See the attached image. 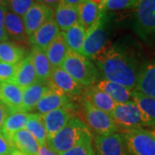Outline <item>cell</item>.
<instances>
[{
	"mask_svg": "<svg viewBox=\"0 0 155 155\" xmlns=\"http://www.w3.org/2000/svg\"><path fill=\"white\" fill-rule=\"evenodd\" d=\"M97 88L105 92L116 104H122L132 101V91L122 84L103 79L96 84Z\"/></svg>",
	"mask_w": 155,
	"mask_h": 155,
	"instance_id": "obj_26",
	"label": "cell"
},
{
	"mask_svg": "<svg viewBox=\"0 0 155 155\" xmlns=\"http://www.w3.org/2000/svg\"><path fill=\"white\" fill-rule=\"evenodd\" d=\"M134 90L155 99V61L140 67Z\"/></svg>",
	"mask_w": 155,
	"mask_h": 155,
	"instance_id": "obj_18",
	"label": "cell"
},
{
	"mask_svg": "<svg viewBox=\"0 0 155 155\" xmlns=\"http://www.w3.org/2000/svg\"><path fill=\"white\" fill-rule=\"evenodd\" d=\"M78 23L83 27L86 34L98 22L104 11L100 10L98 5L89 0H84L78 5Z\"/></svg>",
	"mask_w": 155,
	"mask_h": 155,
	"instance_id": "obj_17",
	"label": "cell"
},
{
	"mask_svg": "<svg viewBox=\"0 0 155 155\" xmlns=\"http://www.w3.org/2000/svg\"><path fill=\"white\" fill-rule=\"evenodd\" d=\"M134 31L147 43H155V0H139Z\"/></svg>",
	"mask_w": 155,
	"mask_h": 155,
	"instance_id": "obj_4",
	"label": "cell"
},
{
	"mask_svg": "<svg viewBox=\"0 0 155 155\" xmlns=\"http://www.w3.org/2000/svg\"><path fill=\"white\" fill-rule=\"evenodd\" d=\"M8 39H9V37L6 34L5 28H0V42L6 41H8Z\"/></svg>",
	"mask_w": 155,
	"mask_h": 155,
	"instance_id": "obj_42",
	"label": "cell"
},
{
	"mask_svg": "<svg viewBox=\"0 0 155 155\" xmlns=\"http://www.w3.org/2000/svg\"><path fill=\"white\" fill-rule=\"evenodd\" d=\"M104 79L122 84L134 91L139 70L134 60L117 48L104 49L95 58Z\"/></svg>",
	"mask_w": 155,
	"mask_h": 155,
	"instance_id": "obj_1",
	"label": "cell"
},
{
	"mask_svg": "<svg viewBox=\"0 0 155 155\" xmlns=\"http://www.w3.org/2000/svg\"><path fill=\"white\" fill-rule=\"evenodd\" d=\"M25 52L22 48L11 41L0 42V61L17 65L24 59Z\"/></svg>",
	"mask_w": 155,
	"mask_h": 155,
	"instance_id": "obj_29",
	"label": "cell"
},
{
	"mask_svg": "<svg viewBox=\"0 0 155 155\" xmlns=\"http://www.w3.org/2000/svg\"><path fill=\"white\" fill-rule=\"evenodd\" d=\"M10 113H11V110H9V108L5 104H4L2 102H0V131L2 130L3 125Z\"/></svg>",
	"mask_w": 155,
	"mask_h": 155,
	"instance_id": "obj_37",
	"label": "cell"
},
{
	"mask_svg": "<svg viewBox=\"0 0 155 155\" xmlns=\"http://www.w3.org/2000/svg\"><path fill=\"white\" fill-rule=\"evenodd\" d=\"M139 4V0H104L99 6L102 11H120L135 9Z\"/></svg>",
	"mask_w": 155,
	"mask_h": 155,
	"instance_id": "obj_32",
	"label": "cell"
},
{
	"mask_svg": "<svg viewBox=\"0 0 155 155\" xmlns=\"http://www.w3.org/2000/svg\"><path fill=\"white\" fill-rule=\"evenodd\" d=\"M41 116L47 132V138L52 137L59 132L72 116L67 107H62Z\"/></svg>",
	"mask_w": 155,
	"mask_h": 155,
	"instance_id": "obj_15",
	"label": "cell"
},
{
	"mask_svg": "<svg viewBox=\"0 0 155 155\" xmlns=\"http://www.w3.org/2000/svg\"><path fill=\"white\" fill-rule=\"evenodd\" d=\"M38 155H60V154H58V153H55L54 151H53L51 148H49V147L47 146V144H45L39 147Z\"/></svg>",
	"mask_w": 155,
	"mask_h": 155,
	"instance_id": "obj_39",
	"label": "cell"
},
{
	"mask_svg": "<svg viewBox=\"0 0 155 155\" xmlns=\"http://www.w3.org/2000/svg\"><path fill=\"white\" fill-rule=\"evenodd\" d=\"M7 11H8L7 7L0 6V28H4V21H5V13Z\"/></svg>",
	"mask_w": 155,
	"mask_h": 155,
	"instance_id": "obj_40",
	"label": "cell"
},
{
	"mask_svg": "<svg viewBox=\"0 0 155 155\" xmlns=\"http://www.w3.org/2000/svg\"><path fill=\"white\" fill-rule=\"evenodd\" d=\"M54 19L61 31H67L68 28L78 23V6L67 5L60 2L54 10Z\"/></svg>",
	"mask_w": 155,
	"mask_h": 155,
	"instance_id": "obj_19",
	"label": "cell"
},
{
	"mask_svg": "<svg viewBox=\"0 0 155 155\" xmlns=\"http://www.w3.org/2000/svg\"><path fill=\"white\" fill-rule=\"evenodd\" d=\"M25 129L33 135L40 146L46 144L47 132L41 115L38 113H29Z\"/></svg>",
	"mask_w": 155,
	"mask_h": 155,
	"instance_id": "obj_30",
	"label": "cell"
},
{
	"mask_svg": "<svg viewBox=\"0 0 155 155\" xmlns=\"http://www.w3.org/2000/svg\"><path fill=\"white\" fill-rule=\"evenodd\" d=\"M35 3L41 4L46 6H48L50 8H52L54 11L56 9V7L60 4L61 0H35Z\"/></svg>",
	"mask_w": 155,
	"mask_h": 155,
	"instance_id": "obj_38",
	"label": "cell"
},
{
	"mask_svg": "<svg viewBox=\"0 0 155 155\" xmlns=\"http://www.w3.org/2000/svg\"><path fill=\"white\" fill-rule=\"evenodd\" d=\"M83 98H84L97 109L110 115L116 105V102L109 95L99 90L96 85L89 87L84 95Z\"/></svg>",
	"mask_w": 155,
	"mask_h": 155,
	"instance_id": "obj_24",
	"label": "cell"
},
{
	"mask_svg": "<svg viewBox=\"0 0 155 155\" xmlns=\"http://www.w3.org/2000/svg\"><path fill=\"white\" fill-rule=\"evenodd\" d=\"M48 84L49 85V90L42 96V97L40 99L35 108V110L40 115H45L50 111L62 107H67L69 103L67 95L64 94L63 92L53 87L48 81Z\"/></svg>",
	"mask_w": 155,
	"mask_h": 155,
	"instance_id": "obj_12",
	"label": "cell"
},
{
	"mask_svg": "<svg viewBox=\"0 0 155 155\" xmlns=\"http://www.w3.org/2000/svg\"><path fill=\"white\" fill-rule=\"evenodd\" d=\"M85 125L98 135L116 133L119 128L110 114L100 110L83 98L81 103Z\"/></svg>",
	"mask_w": 155,
	"mask_h": 155,
	"instance_id": "obj_6",
	"label": "cell"
},
{
	"mask_svg": "<svg viewBox=\"0 0 155 155\" xmlns=\"http://www.w3.org/2000/svg\"><path fill=\"white\" fill-rule=\"evenodd\" d=\"M89 1H91V2H93L95 4H97V5H100L104 0H89Z\"/></svg>",
	"mask_w": 155,
	"mask_h": 155,
	"instance_id": "obj_46",
	"label": "cell"
},
{
	"mask_svg": "<svg viewBox=\"0 0 155 155\" xmlns=\"http://www.w3.org/2000/svg\"><path fill=\"white\" fill-rule=\"evenodd\" d=\"M49 90L48 82L43 83L37 81L32 85L22 90V111L28 112L35 110L42 96Z\"/></svg>",
	"mask_w": 155,
	"mask_h": 155,
	"instance_id": "obj_22",
	"label": "cell"
},
{
	"mask_svg": "<svg viewBox=\"0 0 155 155\" xmlns=\"http://www.w3.org/2000/svg\"><path fill=\"white\" fill-rule=\"evenodd\" d=\"M13 148L10 140L0 131V155H10Z\"/></svg>",
	"mask_w": 155,
	"mask_h": 155,
	"instance_id": "obj_36",
	"label": "cell"
},
{
	"mask_svg": "<svg viewBox=\"0 0 155 155\" xmlns=\"http://www.w3.org/2000/svg\"><path fill=\"white\" fill-rule=\"evenodd\" d=\"M132 100L138 107L144 127L155 125V99L138 91H132Z\"/></svg>",
	"mask_w": 155,
	"mask_h": 155,
	"instance_id": "obj_16",
	"label": "cell"
},
{
	"mask_svg": "<svg viewBox=\"0 0 155 155\" xmlns=\"http://www.w3.org/2000/svg\"><path fill=\"white\" fill-rule=\"evenodd\" d=\"M48 82L53 87L67 96H78L83 92V87L61 67L54 68Z\"/></svg>",
	"mask_w": 155,
	"mask_h": 155,
	"instance_id": "obj_11",
	"label": "cell"
},
{
	"mask_svg": "<svg viewBox=\"0 0 155 155\" xmlns=\"http://www.w3.org/2000/svg\"><path fill=\"white\" fill-rule=\"evenodd\" d=\"M4 28L8 37L19 41H27L28 35L25 31V26L22 17L7 11L4 21Z\"/></svg>",
	"mask_w": 155,
	"mask_h": 155,
	"instance_id": "obj_25",
	"label": "cell"
},
{
	"mask_svg": "<svg viewBox=\"0 0 155 155\" xmlns=\"http://www.w3.org/2000/svg\"><path fill=\"white\" fill-rule=\"evenodd\" d=\"M92 137L84 140L82 142L61 155H95L92 147Z\"/></svg>",
	"mask_w": 155,
	"mask_h": 155,
	"instance_id": "obj_33",
	"label": "cell"
},
{
	"mask_svg": "<svg viewBox=\"0 0 155 155\" xmlns=\"http://www.w3.org/2000/svg\"><path fill=\"white\" fill-rule=\"evenodd\" d=\"M68 50L69 48L66 41L65 34L61 31L45 51L46 55L53 68L61 67V64L65 60Z\"/></svg>",
	"mask_w": 155,
	"mask_h": 155,
	"instance_id": "obj_21",
	"label": "cell"
},
{
	"mask_svg": "<svg viewBox=\"0 0 155 155\" xmlns=\"http://www.w3.org/2000/svg\"><path fill=\"white\" fill-rule=\"evenodd\" d=\"M61 67L82 87L92 86L98 76L97 67L88 58L72 50H68Z\"/></svg>",
	"mask_w": 155,
	"mask_h": 155,
	"instance_id": "obj_3",
	"label": "cell"
},
{
	"mask_svg": "<svg viewBox=\"0 0 155 155\" xmlns=\"http://www.w3.org/2000/svg\"><path fill=\"white\" fill-rule=\"evenodd\" d=\"M90 137H92V134L84 122L78 117L72 116L59 132L47 138L46 144L61 155Z\"/></svg>",
	"mask_w": 155,
	"mask_h": 155,
	"instance_id": "obj_2",
	"label": "cell"
},
{
	"mask_svg": "<svg viewBox=\"0 0 155 155\" xmlns=\"http://www.w3.org/2000/svg\"><path fill=\"white\" fill-rule=\"evenodd\" d=\"M35 3V0H7V6L11 12L23 17Z\"/></svg>",
	"mask_w": 155,
	"mask_h": 155,
	"instance_id": "obj_34",
	"label": "cell"
},
{
	"mask_svg": "<svg viewBox=\"0 0 155 155\" xmlns=\"http://www.w3.org/2000/svg\"><path fill=\"white\" fill-rule=\"evenodd\" d=\"M11 143L14 148L23 155H38L40 145L25 128L20 129L11 137Z\"/></svg>",
	"mask_w": 155,
	"mask_h": 155,
	"instance_id": "obj_20",
	"label": "cell"
},
{
	"mask_svg": "<svg viewBox=\"0 0 155 155\" xmlns=\"http://www.w3.org/2000/svg\"><path fill=\"white\" fill-rule=\"evenodd\" d=\"M30 56L32 58L34 68L38 81L43 83L48 82L49 80L54 68L51 66L45 51L33 48Z\"/></svg>",
	"mask_w": 155,
	"mask_h": 155,
	"instance_id": "obj_27",
	"label": "cell"
},
{
	"mask_svg": "<svg viewBox=\"0 0 155 155\" xmlns=\"http://www.w3.org/2000/svg\"><path fill=\"white\" fill-rule=\"evenodd\" d=\"M54 11L52 8L41 4L35 3L34 5L22 17L28 37L35 32L45 22L54 19Z\"/></svg>",
	"mask_w": 155,
	"mask_h": 155,
	"instance_id": "obj_10",
	"label": "cell"
},
{
	"mask_svg": "<svg viewBox=\"0 0 155 155\" xmlns=\"http://www.w3.org/2000/svg\"><path fill=\"white\" fill-rule=\"evenodd\" d=\"M10 155H23L22 153H20L18 150H17L16 148H13V149L11 150V154Z\"/></svg>",
	"mask_w": 155,
	"mask_h": 155,
	"instance_id": "obj_43",
	"label": "cell"
},
{
	"mask_svg": "<svg viewBox=\"0 0 155 155\" xmlns=\"http://www.w3.org/2000/svg\"><path fill=\"white\" fill-rule=\"evenodd\" d=\"M92 147L95 155H129L121 134H96Z\"/></svg>",
	"mask_w": 155,
	"mask_h": 155,
	"instance_id": "obj_9",
	"label": "cell"
},
{
	"mask_svg": "<svg viewBox=\"0 0 155 155\" xmlns=\"http://www.w3.org/2000/svg\"><path fill=\"white\" fill-rule=\"evenodd\" d=\"M17 65L8 64L0 61V82L13 81L16 75Z\"/></svg>",
	"mask_w": 155,
	"mask_h": 155,
	"instance_id": "obj_35",
	"label": "cell"
},
{
	"mask_svg": "<svg viewBox=\"0 0 155 155\" xmlns=\"http://www.w3.org/2000/svg\"><path fill=\"white\" fill-rule=\"evenodd\" d=\"M121 134L129 155H155V137L147 129H122Z\"/></svg>",
	"mask_w": 155,
	"mask_h": 155,
	"instance_id": "obj_5",
	"label": "cell"
},
{
	"mask_svg": "<svg viewBox=\"0 0 155 155\" xmlns=\"http://www.w3.org/2000/svg\"><path fill=\"white\" fill-rule=\"evenodd\" d=\"M84 0H61V3H64L67 5H71L78 6L79 4H81Z\"/></svg>",
	"mask_w": 155,
	"mask_h": 155,
	"instance_id": "obj_41",
	"label": "cell"
},
{
	"mask_svg": "<svg viewBox=\"0 0 155 155\" xmlns=\"http://www.w3.org/2000/svg\"><path fill=\"white\" fill-rule=\"evenodd\" d=\"M147 130L155 137V125L154 126H152V127H149V129H147Z\"/></svg>",
	"mask_w": 155,
	"mask_h": 155,
	"instance_id": "obj_44",
	"label": "cell"
},
{
	"mask_svg": "<svg viewBox=\"0 0 155 155\" xmlns=\"http://www.w3.org/2000/svg\"><path fill=\"white\" fill-rule=\"evenodd\" d=\"M107 41V18L104 12L98 22L86 34L80 54L86 58L95 59L105 49Z\"/></svg>",
	"mask_w": 155,
	"mask_h": 155,
	"instance_id": "obj_7",
	"label": "cell"
},
{
	"mask_svg": "<svg viewBox=\"0 0 155 155\" xmlns=\"http://www.w3.org/2000/svg\"><path fill=\"white\" fill-rule=\"evenodd\" d=\"M64 34L69 50L80 54L84 41L86 35V32L83 27L79 23H77L74 26L68 28L67 31L64 32Z\"/></svg>",
	"mask_w": 155,
	"mask_h": 155,
	"instance_id": "obj_31",
	"label": "cell"
},
{
	"mask_svg": "<svg viewBox=\"0 0 155 155\" xmlns=\"http://www.w3.org/2000/svg\"><path fill=\"white\" fill-rule=\"evenodd\" d=\"M60 32L61 30L54 19H52L41 25L28 37V40L33 48L46 51L48 47L51 44V42L54 40Z\"/></svg>",
	"mask_w": 155,
	"mask_h": 155,
	"instance_id": "obj_13",
	"label": "cell"
},
{
	"mask_svg": "<svg viewBox=\"0 0 155 155\" xmlns=\"http://www.w3.org/2000/svg\"><path fill=\"white\" fill-rule=\"evenodd\" d=\"M0 102L11 111H22V89L13 81L0 82Z\"/></svg>",
	"mask_w": 155,
	"mask_h": 155,
	"instance_id": "obj_14",
	"label": "cell"
},
{
	"mask_svg": "<svg viewBox=\"0 0 155 155\" xmlns=\"http://www.w3.org/2000/svg\"><path fill=\"white\" fill-rule=\"evenodd\" d=\"M28 112L24 111H11L7 116L5 122L3 125L1 132L5 135V137L11 142V137L19 131L20 129L25 128L28 117Z\"/></svg>",
	"mask_w": 155,
	"mask_h": 155,
	"instance_id": "obj_28",
	"label": "cell"
},
{
	"mask_svg": "<svg viewBox=\"0 0 155 155\" xmlns=\"http://www.w3.org/2000/svg\"><path fill=\"white\" fill-rule=\"evenodd\" d=\"M37 76L34 68L32 58L30 54L24 58L17 65V69L13 82L23 90L37 82Z\"/></svg>",
	"mask_w": 155,
	"mask_h": 155,
	"instance_id": "obj_23",
	"label": "cell"
},
{
	"mask_svg": "<svg viewBox=\"0 0 155 155\" xmlns=\"http://www.w3.org/2000/svg\"><path fill=\"white\" fill-rule=\"evenodd\" d=\"M118 128L129 129L144 127L138 107L133 100L127 103L116 104L110 114Z\"/></svg>",
	"mask_w": 155,
	"mask_h": 155,
	"instance_id": "obj_8",
	"label": "cell"
},
{
	"mask_svg": "<svg viewBox=\"0 0 155 155\" xmlns=\"http://www.w3.org/2000/svg\"><path fill=\"white\" fill-rule=\"evenodd\" d=\"M0 6L7 7V0H0Z\"/></svg>",
	"mask_w": 155,
	"mask_h": 155,
	"instance_id": "obj_45",
	"label": "cell"
}]
</instances>
